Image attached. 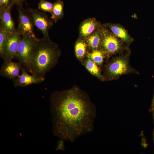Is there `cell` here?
I'll list each match as a JSON object with an SVG mask.
<instances>
[{
  "mask_svg": "<svg viewBox=\"0 0 154 154\" xmlns=\"http://www.w3.org/2000/svg\"><path fill=\"white\" fill-rule=\"evenodd\" d=\"M61 52L57 45L49 39H39L30 64L29 72L44 77L56 63Z\"/></svg>",
  "mask_w": 154,
  "mask_h": 154,
  "instance_id": "7a4b0ae2",
  "label": "cell"
},
{
  "mask_svg": "<svg viewBox=\"0 0 154 154\" xmlns=\"http://www.w3.org/2000/svg\"><path fill=\"white\" fill-rule=\"evenodd\" d=\"M64 7L63 2L60 0H57L53 3L52 11L51 13L52 16L50 18L54 23H56L63 17Z\"/></svg>",
  "mask_w": 154,
  "mask_h": 154,
  "instance_id": "9a60e30c",
  "label": "cell"
},
{
  "mask_svg": "<svg viewBox=\"0 0 154 154\" xmlns=\"http://www.w3.org/2000/svg\"><path fill=\"white\" fill-rule=\"evenodd\" d=\"M85 65L86 68L91 74L100 79H102L99 70L95 62L88 58L85 61Z\"/></svg>",
  "mask_w": 154,
  "mask_h": 154,
  "instance_id": "ac0fdd59",
  "label": "cell"
},
{
  "mask_svg": "<svg viewBox=\"0 0 154 154\" xmlns=\"http://www.w3.org/2000/svg\"><path fill=\"white\" fill-rule=\"evenodd\" d=\"M151 110L153 111V112L154 111V93L151 104Z\"/></svg>",
  "mask_w": 154,
  "mask_h": 154,
  "instance_id": "603a6c76",
  "label": "cell"
},
{
  "mask_svg": "<svg viewBox=\"0 0 154 154\" xmlns=\"http://www.w3.org/2000/svg\"><path fill=\"white\" fill-rule=\"evenodd\" d=\"M13 5L11 0H0V9L11 8Z\"/></svg>",
  "mask_w": 154,
  "mask_h": 154,
  "instance_id": "44dd1931",
  "label": "cell"
},
{
  "mask_svg": "<svg viewBox=\"0 0 154 154\" xmlns=\"http://www.w3.org/2000/svg\"><path fill=\"white\" fill-rule=\"evenodd\" d=\"M18 13V26L17 29L22 36L35 37L34 24L30 12L24 9L22 5L17 6Z\"/></svg>",
  "mask_w": 154,
  "mask_h": 154,
  "instance_id": "277c9868",
  "label": "cell"
},
{
  "mask_svg": "<svg viewBox=\"0 0 154 154\" xmlns=\"http://www.w3.org/2000/svg\"><path fill=\"white\" fill-rule=\"evenodd\" d=\"M88 45L85 40L79 38L75 45V52L77 57L81 60L84 57L86 53Z\"/></svg>",
  "mask_w": 154,
  "mask_h": 154,
  "instance_id": "2e32d148",
  "label": "cell"
},
{
  "mask_svg": "<svg viewBox=\"0 0 154 154\" xmlns=\"http://www.w3.org/2000/svg\"><path fill=\"white\" fill-rule=\"evenodd\" d=\"M104 53L100 49L93 50L90 52H87L86 56L96 64L101 65L103 61Z\"/></svg>",
  "mask_w": 154,
  "mask_h": 154,
  "instance_id": "e0dca14e",
  "label": "cell"
},
{
  "mask_svg": "<svg viewBox=\"0 0 154 154\" xmlns=\"http://www.w3.org/2000/svg\"><path fill=\"white\" fill-rule=\"evenodd\" d=\"M11 33L0 25V56L1 58L4 46Z\"/></svg>",
  "mask_w": 154,
  "mask_h": 154,
  "instance_id": "d6986e66",
  "label": "cell"
},
{
  "mask_svg": "<svg viewBox=\"0 0 154 154\" xmlns=\"http://www.w3.org/2000/svg\"><path fill=\"white\" fill-rule=\"evenodd\" d=\"M121 44L111 31L102 26L101 48L104 53L113 54L120 51Z\"/></svg>",
  "mask_w": 154,
  "mask_h": 154,
  "instance_id": "5b68a950",
  "label": "cell"
},
{
  "mask_svg": "<svg viewBox=\"0 0 154 154\" xmlns=\"http://www.w3.org/2000/svg\"><path fill=\"white\" fill-rule=\"evenodd\" d=\"M14 5H16L17 6L22 5L24 0H11Z\"/></svg>",
  "mask_w": 154,
  "mask_h": 154,
  "instance_id": "7402d4cb",
  "label": "cell"
},
{
  "mask_svg": "<svg viewBox=\"0 0 154 154\" xmlns=\"http://www.w3.org/2000/svg\"><path fill=\"white\" fill-rule=\"evenodd\" d=\"M22 35L16 29L11 33L5 44L1 58L4 61H11L17 53Z\"/></svg>",
  "mask_w": 154,
  "mask_h": 154,
  "instance_id": "52a82bcc",
  "label": "cell"
},
{
  "mask_svg": "<svg viewBox=\"0 0 154 154\" xmlns=\"http://www.w3.org/2000/svg\"><path fill=\"white\" fill-rule=\"evenodd\" d=\"M21 71V74L13 80L15 87H26L31 85L41 83L45 80L44 77H38L33 74L29 75L23 68H22Z\"/></svg>",
  "mask_w": 154,
  "mask_h": 154,
  "instance_id": "9c48e42d",
  "label": "cell"
},
{
  "mask_svg": "<svg viewBox=\"0 0 154 154\" xmlns=\"http://www.w3.org/2000/svg\"><path fill=\"white\" fill-rule=\"evenodd\" d=\"M39 39L36 36H22L19 41L15 57L28 72L31 59Z\"/></svg>",
  "mask_w": 154,
  "mask_h": 154,
  "instance_id": "3957f363",
  "label": "cell"
},
{
  "mask_svg": "<svg viewBox=\"0 0 154 154\" xmlns=\"http://www.w3.org/2000/svg\"><path fill=\"white\" fill-rule=\"evenodd\" d=\"M53 4L45 0H41L38 5V8L39 10L51 13Z\"/></svg>",
  "mask_w": 154,
  "mask_h": 154,
  "instance_id": "ffe728a7",
  "label": "cell"
},
{
  "mask_svg": "<svg viewBox=\"0 0 154 154\" xmlns=\"http://www.w3.org/2000/svg\"><path fill=\"white\" fill-rule=\"evenodd\" d=\"M153 112V117H154V111Z\"/></svg>",
  "mask_w": 154,
  "mask_h": 154,
  "instance_id": "d4e9b609",
  "label": "cell"
},
{
  "mask_svg": "<svg viewBox=\"0 0 154 154\" xmlns=\"http://www.w3.org/2000/svg\"><path fill=\"white\" fill-rule=\"evenodd\" d=\"M153 140L154 141V131H153Z\"/></svg>",
  "mask_w": 154,
  "mask_h": 154,
  "instance_id": "cb8c5ba5",
  "label": "cell"
},
{
  "mask_svg": "<svg viewBox=\"0 0 154 154\" xmlns=\"http://www.w3.org/2000/svg\"><path fill=\"white\" fill-rule=\"evenodd\" d=\"M111 32L117 38H119L122 41L128 43L132 41V39L126 31L122 27L113 24H106Z\"/></svg>",
  "mask_w": 154,
  "mask_h": 154,
  "instance_id": "5bb4252c",
  "label": "cell"
},
{
  "mask_svg": "<svg viewBox=\"0 0 154 154\" xmlns=\"http://www.w3.org/2000/svg\"><path fill=\"white\" fill-rule=\"evenodd\" d=\"M50 110L54 134L61 139L72 142L93 130L96 108L78 88L52 94Z\"/></svg>",
  "mask_w": 154,
  "mask_h": 154,
  "instance_id": "6da1fadb",
  "label": "cell"
},
{
  "mask_svg": "<svg viewBox=\"0 0 154 154\" xmlns=\"http://www.w3.org/2000/svg\"><path fill=\"white\" fill-rule=\"evenodd\" d=\"M34 23L37 28L42 33L43 38L50 39L48 33L53 24V21L49 18L46 13L37 9L30 8L29 9Z\"/></svg>",
  "mask_w": 154,
  "mask_h": 154,
  "instance_id": "8992f818",
  "label": "cell"
},
{
  "mask_svg": "<svg viewBox=\"0 0 154 154\" xmlns=\"http://www.w3.org/2000/svg\"><path fill=\"white\" fill-rule=\"evenodd\" d=\"M22 66L19 62L4 61L0 70L1 76L14 80L20 75Z\"/></svg>",
  "mask_w": 154,
  "mask_h": 154,
  "instance_id": "30bf717a",
  "label": "cell"
},
{
  "mask_svg": "<svg viewBox=\"0 0 154 154\" xmlns=\"http://www.w3.org/2000/svg\"><path fill=\"white\" fill-rule=\"evenodd\" d=\"M11 7L0 9V25L10 32L15 31L13 21L10 12Z\"/></svg>",
  "mask_w": 154,
  "mask_h": 154,
  "instance_id": "7c38bea8",
  "label": "cell"
},
{
  "mask_svg": "<svg viewBox=\"0 0 154 154\" xmlns=\"http://www.w3.org/2000/svg\"><path fill=\"white\" fill-rule=\"evenodd\" d=\"M102 28L101 25L85 39L88 46L92 50L101 48Z\"/></svg>",
  "mask_w": 154,
  "mask_h": 154,
  "instance_id": "4fadbf2b",
  "label": "cell"
},
{
  "mask_svg": "<svg viewBox=\"0 0 154 154\" xmlns=\"http://www.w3.org/2000/svg\"><path fill=\"white\" fill-rule=\"evenodd\" d=\"M130 71L127 59L124 57H119L114 59L107 67L109 75L113 78L127 73Z\"/></svg>",
  "mask_w": 154,
  "mask_h": 154,
  "instance_id": "ba28073f",
  "label": "cell"
},
{
  "mask_svg": "<svg viewBox=\"0 0 154 154\" xmlns=\"http://www.w3.org/2000/svg\"><path fill=\"white\" fill-rule=\"evenodd\" d=\"M100 26V23L94 18H89L84 20L80 26L79 38L85 40Z\"/></svg>",
  "mask_w": 154,
  "mask_h": 154,
  "instance_id": "8fae6325",
  "label": "cell"
}]
</instances>
